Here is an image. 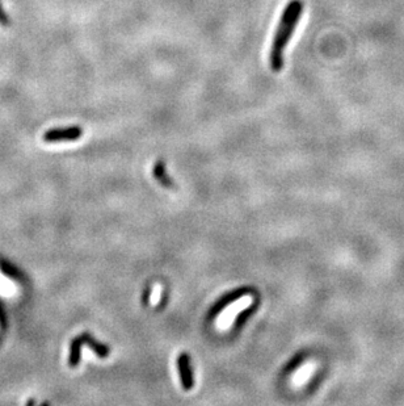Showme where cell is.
<instances>
[{"mask_svg": "<svg viewBox=\"0 0 404 406\" xmlns=\"http://www.w3.org/2000/svg\"><path fill=\"white\" fill-rule=\"evenodd\" d=\"M303 8L302 0H290L282 12L269 53L270 67L274 73H280L284 67V52L302 17Z\"/></svg>", "mask_w": 404, "mask_h": 406, "instance_id": "1", "label": "cell"}, {"mask_svg": "<svg viewBox=\"0 0 404 406\" xmlns=\"http://www.w3.org/2000/svg\"><path fill=\"white\" fill-rule=\"evenodd\" d=\"M252 292H254V290H252L251 286H243V288L231 291L230 293L224 295L223 297H220V299L218 300V301L215 302L213 306H211L210 311H209V320L217 317L218 314L222 313V312H223V309H226L229 305H231L233 302L238 301V300H240V299H244V296L249 295V293H252Z\"/></svg>", "mask_w": 404, "mask_h": 406, "instance_id": "2", "label": "cell"}, {"mask_svg": "<svg viewBox=\"0 0 404 406\" xmlns=\"http://www.w3.org/2000/svg\"><path fill=\"white\" fill-rule=\"evenodd\" d=\"M83 130L79 126H70V128H58V129L47 130L43 135L46 142L58 141H77L82 137Z\"/></svg>", "mask_w": 404, "mask_h": 406, "instance_id": "3", "label": "cell"}, {"mask_svg": "<svg viewBox=\"0 0 404 406\" xmlns=\"http://www.w3.org/2000/svg\"><path fill=\"white\" fill-rule=\"evenodd\" d=\"M178 369L180 373L181 385L185 391H190L194 387V377H193V369L190 367L189 355L187 352H183L178 357Z\"/></svg>", "mask_w": 404, "mask_h": 406, "instance_id": "4", "label": "cell"}, {"mask_svg": "<svg viewBox=\"0 0 404 406\" xmlns=\"http://www.w3.org/2000/svg\"><path fill=\"white\" fill-rule=\"evenodd\" d=\"M249 302H251V297H248V295H247L243 301H239L238 300V301H235V302H233L231 305H229V306H227V311L224 312L222 316H220L219 326L220 327L229 326L230 323H231V321L234 320V317H235V316H238L239 312L243 311L244 308H247Z\"/></svg>", "mask_w": 404, "mask_h": 406, "instance_id": "5", "label": "cell"}, {"mask_svg": "<svg viewBox=\"0 0 404 406\" xmlns=\"http://www.w3.org/2000/svg\"><path fill=\"white\" fill-rule=\"evenodd\" d=\"M80 341H82L83 345H87L89 348H91L93 352H95L96 355H97L98 357H108L109 356V352H110V348L108 347V346L103 345V343H100V342L95 341V339L92 338L91 336H89L88 332H84V334H82V336L79 337Z\"/></svg>", "mask_w": 404, "mask_h": 406, "instance_id": "6", "label": "cell"}, {"mask_svg": "<svg viewBox=\"0 0 404 406\" xmlns=\"http://www.w3.org/2000/svg\"><path fill=\"white\" fill-rule=\"evenodd\" d=\"M154 176L158 182L162 185H164L165 188H174V182L167 175L165 171V164L163 160H158L154 166Z\"/></svg>", "mask_w": 404, "mask_h": 406, "instance_id": "7", "label": "cell"}, {"mask_svg": "<svg viewBox=\"0 0 404 406\" xmlns=\"http://www.w3.org/2000/svg\"><path fill=\"white\" fill-rule=\"evenodd\" d=\"M82 341H80L79 337L73 338L72 342H71V347H70V356H68V364L70 367H78L80 362V354H82Z\"/></svg>", "mask_w": 404, "mask_h": 406, "instance_id": "8", "label": "cell"}, {"mask_svg": "<svg viewBox=\"0 0 404 406\" xmlns=\"http://www.w3.org/2000/svg\"><path fill=\"white\" fill-rule=\"evenodd\" d=\"M257 306H259V301H256L255 304H252L251 306H248V308H244V311H240L238 314V317H236V323H235V329H240V327L243 326L245 323V321L248 320V318L251 317L252 314L256 312Z\"/></svg>", "mask_w": 404, "mask_h": 406, "instance_id": "9", "label": "cell"}, {"mask_svg": "<svg viewBox=\"0 0 404 406\" xmlns=\"http://www.w3.org/2000/svg\"><path fill=\"white\" fill-rule=\"evenodd\" d=\"M312 371V367L311 366H305L302 369H300L299 372H298V375L294 377V383L295 384H300V383H303L305 380H306L307 377L310 376V373H311Z\"/></svg>", "mask_w": 404, "mask_h": 406, "instance_id": "10", "label": "cell"}, {"mask_svg": "<svg viewBox=\"0 0 404 406\" xmlns=\"http://www.w3.org/2000/svg\"><path fill=\"white\" fill-rule=\"evenodd\" d=\"M8 16H7V13L4 12L3 7H2V4H0V24L2 25H8Z\"/></svg>", "mask_w": 404, "mask_h": 406, "instance_id": "11", "label": "cell"}, {"mask_svg": "<svg viewBox=\"0 0 404 406\" xmlns=\"http://www.w3.org/2000/svg\"><path fill=\"white\" fill-rule=\"evenodd\" d=\"M150 296H151V288L147 286L146 291L143 293V297H142V301H143V305H148V301H150Z\"/></svg>", "mask_w": 404, "mask_h": 406, "instance_id": "12", "label": "cell"}, {"mask_svg": "<svg viewBox=\"0 0 404 406\" xmlns=\"http://www.w3.org/2000/svg\"><path fill=\"white\" fill-rule=\"evenodd\" d=\"M0 267H2V271H3L4 274H7V275L15 274V271H12V267H9L7 263H2V265H0Z\"/></svg>", "mask_w": 404, "mask_h": 406, "instance_id": "13", "label": "cell"}, {"mask_svg": "<svg viewBox=\"0 0 404 406\" xmlns=\"http://www.w3.org/2000/svg\"><path fill=\"white\" fill-rule=\"evenodd\" d=\"M302 357H303V356H302V355H300V356H298V357H295V359H294V360H293V362H291V363H290V364H289V366H288V368H286V369H288V371H290V369H293V368H295V366H297V364H298V363H299L300 360H302Z\"/></svg>", "mask_w": 404, "mask_h": 406, "instance_id": "14", "label": "cell"}, {"mask_svg": "<svg viewBox=\"0 0 404 406\" xmlns=\"http://www.w3.org/2000/svg\"><path fill=\"white\" fill-rule=\"evenodd\" d=\"M160 291H162V288H160V286H155V291H154V299H153V301L154 302H158V296L160 295Z\"/></svg>", "mask_w": 404, "mask_h": 406, "instance_id": "15", "label": "cell"}]
</instances>
